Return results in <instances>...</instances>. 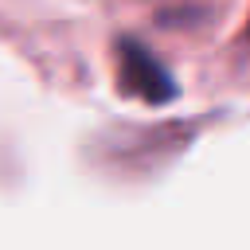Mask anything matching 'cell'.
Instances as JSON below:
<instances>
[{
	"mask_svg": "<svg viewBox=\"0 0 250 250\" xmlns=\"http://www.w3.org/2000/svg\"><path fill=\"white\" fill-rule=\"evenodd\" d=\"M117 86L129 98H141L148 105H164L176 98L172 74L156 62V55L137 39H117Z\"/></svg>",
	"mask_w": 250,
	"mask_h": 250,
	"instance_id": "1",
	"label": "cell"
}]
</instances>
